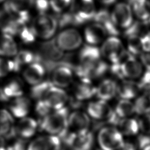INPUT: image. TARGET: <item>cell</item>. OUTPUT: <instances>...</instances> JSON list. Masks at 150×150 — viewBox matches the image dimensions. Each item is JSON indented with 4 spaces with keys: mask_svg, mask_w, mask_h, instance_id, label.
<instances>
[{
    "mask_svg": "<svg viewBox=\"0 0 150 150\" xmlns=\"http://www.w3.org/2000/svg\"><path fill=\"white\" fill-rule=\"evenodd\" d=\"M34 4L39 14L46 13L50 7V1L49 0H35Z\"/></svg>",
    "mask_w": 150,
    "mask_h": 150,
    "instance_id": "obj_43",
    "label": "cell"
},
{
    "mask_svg": "<svg viewBox=\"0 0 150 150\" xmlns=\"http://www.w3.org/2000/svg\"><path fill=\"white\" fill-rule=\"evenodd\" d=\"M83 37L74 28H66L60 31L55 38L57 46L63 52L75 50L81 46Z\"/></svg>",
    "mask_w": 150,
    "mask_h": 150,
    "instance_id": "obj_6",
    "label": "cell"
},
{
    "mask_svg": "<svg viewBox=\"0 0 150 150\" xmlns=\"http://www.w3.org/2000/svg\"><path fill=\"white\" fill-rule=\"evenodd\" d=\"M86 111L89 117L95 120L106 121L114 125H116L120 120L107 101L99 99L89 102Z\"/></svg>",
    "mask_w": 150,
    "mask_h": 150,
    "instance_id": "obj_2",
    "label": "cell"
},
{
    "mask_svg": "<svg viewBox=\"0 0 150 150\" xmlns=\"http://www.w3.org/2000/svg\"><path fill=\"white\" fill-rule=\"evenodd\" d=\"M108 35L103 26L96 22L87 25L83 32V38L87 44L94 46L102 44Z\"/></svg>",
    "mask_w": 150,
    "mask_h": 150,
    "instance_id": "obj_15",
    "label": "cell"
},
{
    "mask_svg": "<svg viewBox=\"0 0 150 150\" xmlns=\"http://www.w3.org/2000/svg\"><path fill=\"white\" fill-rule=\"evenodd\" d=\"M119 63L125 79L135 80L140 78L144 73V66L140 60L128 52Z\"/></svg>",
    "mask_w": 150,
    "mask_h": 150,
    "instance_id": "obj_12",
    "label": "cell"
},
{
    "mask_svg": "<svg viewBox=\"0 0 150 150\" xmlns=\"http://www.w3.org/2000/svg\"><path fill=\"white\" fill-rule=\"evenodd\" d=\"M142 43L144 52L150 50V30H149L142 37Z\"/></svg>",
    "mask_w": 150,
    "mask_h": 150,
    "instance_id": "obj_45",
    "label": "cell"
},
{
    "mask_svg": "<svg viewBox=\"0 0 150 150\" xmlns=\"http://www.w3.org/2000/svg\"><path fill=\"white\" fill-rule=\"evenodd\" d=\"M135 113L139 115L150 114V94H140L134 101Z\"/></svg>",
    "mask_w": 150,
    "mask_h": 150,
    "instance_id": "obj_33",
    "label": "cell"
},
{
    "mask_svg": "<svg viewBox=\"0 0 150 150\" xmlns=\"http://www.w3.org/2000/svg\"><path fill=\"white\" fill-rule=\"evenodd\" d=\"M54 86L51 81L45 80L34 85L30 90L31 97L37 101L43 100L49 90Z\"/></svg>",
    "mask_w": 150,
    "mask_h": 150,
    "instance_id": "obj_34",
    "label": "cell"
},
{
    "mask_svg": "<svg viewBox=\"0 0 150 150\" xmlns=\"http://www.w3.org/2000/svg\"><path fill=\"white\" fill-rule=\"evenodd\" d=\"M96 86L94 85L93 81L79 79L74 86L72 98L82 103L96 96Z\"/></svg>",
    "mask_w": 150,
    "mask_h": 150,
    "instance_id": "obj_17",
    "label": "cell"
},
{
    "mask_svg": "<svg viewBox=\"0 0 150 150\" xmlns=\"http://www.w3.org/2000/svg\"><path fill=\"white\" fill-rule=\"evenodd\" d=\"M74 68L67 62H62L52 70L51 81L54 86L66 88L71 85L74 80Z\"/></svg>",
    "mask_w": 150,
    "mask_h": 150,
    "instance_id": "obj_10",
    "label": "cell"
},
{
    "mask_svg": "<svg viewBox=\"0 0 150 150\" xmlns=\"http://www.w3.org/2000/svg\"><path fill=\"white\" fill-rule=\"evenodd\" d=\"M148 22H149V25H150V17H149V20H148Z\"/></svg>",
    "mask_w": 150,
    "mask_h": 150,
    "instance_id": "obj_49",
    "label": "cell"
},
{
    "mask_svg": "<svg viewBox=\"0 0 150 150\" xmlns=\"http://www.w3.org/2000/svg\"><path fill=\"white\" fill-rule=\"evenodd\" d=\"M4 1V0H0V3H1V2H3Z\"/></svg>",
    "mask_w": 150,
    "mask_h": 150,
    "instance_id": "obj_50",
    "label": "cell"
},
{
    "mask_svg": "<svg viewBox=\"0 0 150 150\" xmlns=\"http://www.w3.org/2000/svg\"><path fill=\"white\" fill-rule=\"evenodd\" d=\"M140 94H150V70H146L138 82Z\"/></svg>",
    "mask_w": 150,
    "mask_h": 150,
    "instance_id": "obj_36",
    "label": "cell"
},
{
    "mask_svg": "<svg viewBox=\"0 0 150 150\" xmlns=\"http://www.w3.org/2000/svg\"><path fill=\"white\" fill-rule=\"evenodd\" d=\"M30 108V101L26 97H16L9 105V110L11 114L17 118H23L29 113Z\"/></svg>",
    "mask_w": 150,
    "mask_h": 150,
    "instance_id": "obj_25",
    "label": "cell"
},
{
    "mask_svg": "<svg viewBox=\"0 0 150 150\" xmlns=\"http://www.w3.org/2000/svg\"><path fill=\"white\" fill-rule=\"evenodd\" d=\"M109 65L101 59L97 63L91 65L79 64L74 68V70L75 75L79 79L93 81L94 79L103 77L106 73L109 71Z\"/></svg>",
    "mask_w": 150,
    "mask_h": 150,
    "instance_id": "obj_7",
    "label": "cell"
},
{
    "mask_svg": "<svg viewBox=\"0 0 150 150\" xmlns=\"http://www.w3.org/2000/svg\"><path fill=\"white\" fill-rule=\"evenodd\" d=\"M69 115V111L66 107L53 110L42 118L39 125V128L47 134L56 135L61 138L68 131Z\"/></svg>",
    "mask_w": 150,
    "mask_h": 150,
    "instance_id": "obj_1",
    "label": "cell"
},
{
    "mask_svg": "<svg viewBox=\"0 0 150 150\" xmlns=\"http://www.w3.org/2000/svg\"><path fill=\"white\" fill-rule=\"evenodd\" d=\"M139 60L146 70H150V50L144 51L139 55Z\"/></svg>",
    "mask_w": 150,
    "mask_h": 150,
    "instance_id": "obj_44",
    "label": "cell"
},
{
    "mask_svg": "<svg viewBox=\"0 0 150 150\" xmlns=\"http://www.w3.org/2000/svg\"><path fill=\"white\" fill-rule=\"evenodd\" d=\"M110 13L114 23L120 29L125 30L134 21V15L128 3L120 2L117 4Z\"/></svg>",
    "mask_w": 150,
    "mask_h": 150,
    "instance_id": "obj_9",
    "label": "cell"
},
{
    "mask_svg": "<svg viewBox=\"0 0 150 150\" xmlns=\"http://www.w3.org/2000/svg\"><path fill=\"white\" fill-rule=\"evenodd\" d=\"M142 150H150V143L143 146L142 148Z\"/></svg>",
    "mask_w": 150,
    "mask_h": 150,
    "instance_id": "obj_48",
    "label": "cell"
},
{
    "mask_svg": "<svg viewBox=\"0 0 150 150\" xmlns=\"http://www.w3.org/2000/svg\"><path fill=\"white\" fill-rule=\"evenodd\" d=\"M15 137V125L12 114L6 110H0V139L8 140Z\"/></svg>",
    "mask_w": 150,
    "mask_h": 150,
    "instance_id": "obj_18",
    "label": "cell"
},
{
    "mask_svg": "<svg viewBox=\"0 0 150 150\" xmlns=\"http://www.w3.org/2000/svg\"><path fill=\"white\" fill-rule=\"evenodd\" d=\"M51 110L52 109L48 106L43 100L37 101L35 106V111L36 114L42 118L50 114L51 112Z\"/></svg>",
    "mask_w": 150,
    "mask_h": 150,
    "instance_id": "obj_40",
    "label": "cell"
},
{
    "mask_svg": "<svg viewBox=\"0 0 150 150\" xmlns=\"http://www.w3.org/2000/svg\"><path fill=\"white\" fill-rule=\"evenodd\" d=\"M46 69L42 63L33 62L25 69L23 76L28 83L34 86L43 81Z\"/></svg>",
    "mask_w": 150,
    "mask_h": 150,
    "instance_id": "obj_23",
    "label": "cell"
},
{
    "mask_svg": "<svg viewBox=\"0 0 150 150\" xmlns=\"http://www.w3.org/2000/svg\"><path fill=\"white\" fill-rule=\"evenodd\" d=\"M38 128L37 121L30 117L22 118L15 125L16 137L28 139L33 137Z\"/></svg>",
    "mask_w": 150,
    "mask_h": 150,
    "instance_id": "obj_19",
    "label": "cell"
},
{
    "mask_svg": "<svg viewBox=\"0 0 150 150\" xmlns=\"http://www.w3.org/2000/svg\"><path fill=\"white\" fill-rule=\"evenodd\" d=\"M118 83L112 79H105L96 86V96L99 100L108 101L112 99L117 91Z\"/></svg>",
    "mask_w": 150,
    "mask_h": 150,
    "instance_id": "obj_22",
    "label": "cell"
},
{
    "mask_svg": "<svg viewBox=\"0 0 150 150\" xmlns=\"http://www.w3.org/2000/svg\"><path fill=\"white\" fill-rule=\"evenodd\" d=\"M90 119L87 112L80 110H74L69 115L68 127L70 132L82 133L89 131Z\"/></svg>",
    "mask_w": 150,
    "mask_h": 150,
    "instance_id": "obj_14",
    "label": "cell"
},
{
    "mask_svg": "<svg viewBox=\"0 0 150 150\" xmlns=\"http://www.w3.org/2000/svg\"><path fill=\"white\" fill-rule=\"evenodd\" d=\"M18 53V47L13 36L3 33L0 36V55L12 57Z\"/></svg>",
    "mask_w": 150,
    "mask_h": 150,
    "instance_id": "obj_28",
    "label": "cell"
},
{
    "mask_svg": "<svg viewBox=\"0 0 150 150\" xmlns=\"http://www.w3.org/2000/svg\"><path fill=\"white\" fill-rule=\"evenodd\" d=\"M70 11L73 14L75 25L93 21L97 12L93 0H80L76 5H72Z\"/></svg>",
    "mask_w": 150,
    "mask_h": 150,
    "instance_id": "obj_8",
    "label": "cell"
},
{
    "mask_svg": "<svg viewBox=\"0 0 150 150\" xmlns=\"http://www.w3.org/2000/svg\"><path fill=\"white\" fill-rule=\"evenodd\" d=\"M11 71L16 72L13 60L0 58V77L6 76Z\"/></svg>",
    "mask_w": 150,
    "mask_h": 150,
    "instance_id": "obj_39",
    "label": "cell"
},
{
    "mask_svg": "<svg viewBox=\"0 0 150 150\" xmlns=\"http://www.w3.org/2000/svg\"><path fill=\"white\" fill-rule=\"evenodd\" d=\"M37 59V54H34L28 50H22L15 55L13 60L15 64L16 72L20 70L21 68L25 65L30 64L36 62Z\"/></svg>",
    "mask_w": 150,
    "mask_h": 150,
    "instance_id": "obj_32",
    "label": "cell"
},
{
    "mask_svg": "<svg viewBox=\"0 0 150 150\" xmlns=\"http://www.w3.org/2000/svg\"><path fill=\"white\" fill-rule=\"evenodd\" d=\"M97 141L101 150L121 149L125 142L122 134L117 127L112 126L100 129L97 135Z\"/></svg>",
    "mask_w": 150,
    "mask_h": 150,
    "instance_id": "obj_4",
    "label": "cell"
},
{
    "mask_svg": "<svg viewBox=\"0 0 150 150\" xmlns=\"http://www.w3.org/2000/svg\"><path fill=\"white\" fill-rule=\"evenodd\" d=\"M34 2L35 0H9L5 5V11L12 14L28 11Z\"/></svg>",
    "mask_w": 150,
    "mask_h": 150,
    "instance_id": "obj_29",
    "label": "cell"
},
{
    "mask_svg": "<svg viewBox=\"0 0 150 150\" xmlns=\"http://www.w3.org/2000/svg\"><path fill=\"white\" fill-rule=\"evenodd\" d=\"M31 27L37 36L49 40L55 34L58 22L57 18L51 15L39 14L35 18Z\"/></svg>",
    "mask_w": 150,
    "mask_h": 150,
    "instance_id": "obj_5",
    "label": "cell"
},
{
    "mask_svg": "<svg viewBox=\"0 0 150 150\" xmlns=\"http://www.w3.org/2000/svg\"><path fill=\"white\" fill-rule=\"evenodd\" d=\"M149 25L148 21H134L132 25L124 30V35L127 38L132 36L142 37L149 30Z\"/></svg>",
    "mask_w": 150,
    "mask_h": 150,
    "instance_id": "obj_31",
    "label": "cell"
},
{
    "mask_svg": "<svg viewBox=\"0 0 150 150\" xmlns=\"http://www.w3.org/2000/svg\"><path fill=\"white\" fill-rule=\"evenodd\" d=\"M93 21L103 26L109 36H117L120 34V29L114 23L111 13L107 10L102 9L97 11Z\"/></svg>",
    "mask_w": 150,
    "mask_h": 150,
    "instance_id": "obj_24",
    "label": "cell"
},
{
    "mask_svg": "<svg viewBox=\"0 0 150 150\" xmlns=\"http://www.w3.org/2000/svg\"><path fill=\"white\" fill-rule=\"evenodd\" d=\"M114 110L117 116L120 119L131 117L135 113L134 103L125 99H120Z\"/></svg>",
    "mask_w": 150,
    "mask_h": 150,
    "instance_id": "obj_30",
    "label": "cell"
},
{
    "mask_svg": "<svg viewBox=\"0 0 150 150\" xmlns=\"http://www.w3.org/2000/svg\"><path fill=\"white\" fill-rule=\"evenodd\" d=\"M19 36L21 40L25 44H30L35 40L36 36L32 27L25 26L20 31Z\"/></svg>",
    "mask_w": 150,
    "mask_h": 150,
    "instance_id": "obj_37",
    "label": "cell"
},
{
    "mask_svg": "<svg viewBox=\"0 0 150 150\" xmlns=\"http://www.w3.org/2000/svg\"><path fill=\"white\" fill-rule=\"evenodd\" d=\"M121 149H122V150H135V148L132 143L124 142V144Z\"/></svg>",
    "mask_w": 150,
    "mask_h": 150,
    "instance_id": "obj_46",
    "label": "cell"
},
{
    "mask_svg": "<svg viewBox=\"0 0 150 150\" xmlns=\"http://www.w3.org/2000/svg\"><path fill=\"white\" fill-rule=\"evenodd\" d=\"M62 138L71 150H90L94 142L93 134L90 131L82 133L67 132Z\"/></svg>",
    "mask_w": 150,
    "mask_h": 150,
    "instance_id": "obj_11",
    "label": "cell"
},
{
    "mask_svg": "<svg viewBox=\"0 0 150 150\" xmlns=\"http://www.w3.org/2000/svg\"><path fill=\"white\" fill-rule=\"evenodd\" d=\"M100 2H101L102 4L106 5H109L114 4L117 0H99Z\"/></svg>",
    "mask_w": 150,
    "mask_h": 150,
    "instance_id": "obj_47",
    "label": "cell"
},
{
    "mask_svg": "<svg viewBox=\"0 0 150 150\" xmlns=\"http://www.w3.org/2000/svg\"><path fill=\"white\" fill-rule=\"evenodd\" d=\"M102 59V56L97 46L87 44L83 46L79 53V64L91 65L95 64Z\"/></svg>",
    "mask_w": 150,
    "mask_h": 150,
    "instance_id": "obj_21",
    "label": "cell"
},
{
    "mask_svg": "<svg viewBox=\"0 0 150 150\" xmlns=\"http://www.w3.org/2000/svg\"><path fill=\"white\" fill-rule=\"evenodd\" d=\"M69 98L67 93L63 88L53 86L49 90L43 100L53 111L65 107Z\"/></svg>",
    "mask_w": 150,
    "mask_h": 150,
    "instance_id": "obj_16",
    "label": "cell"
},
{
    "mask_svg": "<svg viewBox=\"0 0 150 150\" xmlns=\"http://www.w3.org/2000/svg\"><path fill=\"white\" fill-rule=\"evenodd\" d=\"M139 94L138 83L134 80L124 79L118 83L117 95L121 99L131 100L137 98Z\"/></svg>",
    "mask_w": 150,
    "mask_h": 150,
    "instance_id": "obj_20",
    "label": "cell"
},
{
    "mask_svg": "<svg viewBox=\"0 0 150 150\" xmlns=\"http://www.w3.org/2000/svg\"><path fill=\"white\" fill-rule=\"evenodd\" d=\"M26 140L16 137L9 145H7V150H27Z\"/></svg>",
    "mask_w": 150,
    "mask_h": 150,
    "instance_id": "obj_42",
    "label": "cell"
},
{
    "mask_svg": "<svg viewBox=\"0 0 150 150\" xmlns=\"http://www.w3.org/2000/svg\"><path fill=\"white\" fill-rule=\"evenodd\" d=\"M61 146L60 137L47 134L33 139L28 144L27 150H60Z\"/></svg>",
    "mask_w": 150,
    "mask_h": 150,
    "instance_id": "obj_13",
    "label": "cell"
},
{
    "mask_svg": "<svg viewBox=\"0 0 150 150\" xmlns=\"http://www.w3.org/2000/svg\"><path fill=\"white\" fill-rule=\"evenodd\" d=\"M140 116L138 120L139 130L145 134H150V114Z\"/></svg>",
    "mask_w": 150,
    "mask_h": 150,
    "instance_id": "obj_41",
    "label": "cell"
},
{
    "mask_svg": "<svg viewBox=\"0 0 150 150\" xmlns=\"http://www.w3.org/2000/svg\"><path fill=\"white\" fill-rule=\"evenodd\" d=\"M100 52L102 57L111 63H120L127 53L122 41L116 36H110L101 44Z\"/></svg>",
    "mask_w": 150,
    "mask_h": 150,
    "instance_id": "obj_3",
    "label": "cell"
},
{
    "mask_svg": "<svg viewBox=\"0 0 150 150\" xmlns=\"http://www.w3.org/2000/svg\"><path fill=\"white\" fill-rule=\"evenodd\" d=\"M116 125L122 135L125 136H134L140 131L138 120L132 117L120 119Z\"/></svg>",
    "mask_w": 150,
    "mask_h": 150,
    "instance_id": "obj_27",
    "label": "cell"
},
{
    "mask_svg": "<svg viewBox=\"0 0 150 150\" xmlns=\"http://www.w3.org/2000/svg\"><path fill=\"white\" fill-rule=\"evenodd\" d=\"M127 39V51L131 54L137 56L144 52L141 37L132 36Z\"/></svg>",
    "mask_w": 150,
    "mask_h": 150,
    "instance_id": "obj_35",
    "label": "cell"
},
{
    "mask_svg": "<svg viewBox=\"0 0 150 150\" xmlns=\"http://www.w3.org/2000/svg\"><path fill=\"white\" fill-rule=\"evenodd\" d=\"M72 3V0H50V7L56 13L63 12Z\"/></svg>",
    "mask_w": 150,
    "mask_h": 150,
    "instance_id": "obj_38",
    "label": "cell"
},
{
    "mask_svg": "<svg viewBox=\"0 0 150 150\" xmlns=\"http://www.w3.org/2000/svg\"><path fill=\"white\" fill-rule=\"evenodd\" d=\"M128 4L131 7L134 15L138 20L148 21L150 17L149 0H129Z\"/></svg>",
    "mask_w": 150,
    "mask_h": 150,
    "instance_id": "obj_26",
    "label": "cell"
}]
</instances>
